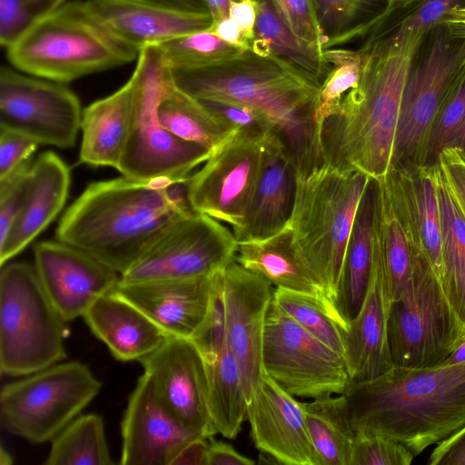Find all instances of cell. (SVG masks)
Segmentation results:
<instances>
[{"label":"cell","mask_w":465,"mask_h":465,"mask_svg":"<svg viewBox=\"0 0 465 465\" xmlns=\"http://www.w3.org/2000/svg\"><path fill=\"white\" fill-rule=\"evenodd\" d=\"M157 117L163 128L180 139L212 151L235 129L200 100L173 85L160 100Z\"/></svg>","instance_id":"obj_34"},{"label":"cell","mask_w":465,"mask_h":465,"mask_svg":"<svg viewBox=\"0 0 465 465\" xmlns=\"http://www.w3.org/2000/svg\"><path fill=\"white\" fill-rule=\"evenodd\" d=\"M428 464L465 465V426L436 445Z\"/></svg>","instance_id":"obj_50"},{"label":"cell","mask_w":465,"mask_h":465,"mask_svg":"<svg viewBox=\"0 0 465 465\" xmlns=\"http://www.w3.org/2000/svg\"><path fill=\"white\" fill-rule=\"evenodd\" d=\"M262 368L290 394L319 399L342 394L350 383L342 354L302 328L273 301L262 341Z\"/></svg>","instance_id":"obj_13"},{"label":"cell","mask_w":465,"mask_h":465,"mask_svg":"<svg viewBox=\"0 0 465 465\" xmlns=\"http://www.w3.org/2000/svg\"><path fill=\"white\" fill-rule=\"evenodd\" d=\"M294 194V163L278 136L267 153L237 242L263 239L281 231L289 222Z\"/></svg>","instance_id":"obj_28"},{"label":"cell","mask_w":465,"mask_h":465,"mask_svg":"<svg viewBox=\"0 0 465 465\" xmlns=\"http://www.w3.org/2000/svg\"><path fill=\"white\" fill-rule=\"evenodd\" d=\"M387 336L393 365L410 369L440 365L465 339V327L423 255L412 298L390 306Z\"/></svg>","instance_id":"obj_12"},{"label":"cell","mask_w":465,"mask_h":465,"mask_svg":"<svg viewBox=\"0 0 465 465\" xmlns=\"http://www.w3.org/2000/svg\"><path fill=\"white\" fill-rule=\"evenodd\" d=\"M252 439L279 464L315 465L302 402L265 372L247 405Z\"/></svg>","instance_id":"obj_20"},{"label":"cell","mask_w":465,"mask_h":465,"mask_svg":"<svg viewBox=\"0 0 465 465\" xmlns=\"http://www.w3.org/2000/svg\"><path fill=\"white\" fill-rule=\"evenodd\" d=\"M101 388L88 366L75 361L24 376L1 389L2 427L34 443L52 440Z\"/></svg>","instance_id":"obj_9"},{"label":"cell","mask_w":465,"mask_h":465,"mask_svg":"<svg viewBox=\"0 0 465 465\" xmlns=\"http://www.w3.org/2000/svg\"><path fill=\"white\" fill-rule=\"evenodd\" d=\"M276 131L236 128L187 181L191 207L241 234Z\"/></svg>","instance_id":"obj_10"},{"label":"cell","mask_w":465,"mask_h":465,"mask_svg":"<svg viewBox=\"0 0 465 465\" xmlns=\"http://www.w3.org/2000/svg\"><path fill=\"white\" fill-rule=\"evenodd\" d=\"M391 173L418 248L441 283L442 234L435 163H401Z\"/></svg>","instance_id":"obj_26"},{"label":"cell","mask_w":465,"mask_h":465,"mask_svg":"<svg viewBox=\"0 0 465 465\" xmlns=\"http://www.w3.org/2000/svg\"><path fill=\"white\" fill-rule=\"evenodd\" d=\"M465 120V69L446 94L434 119L428 144V163H436Z\"/></svg>","instance_id":"obj_41"},{"label":"cell","mask_w":465,"mask_h":465,"mask_svg":"<svg viewBox=\"0 0 465 465\" xmlns=\"http://www.w3.org/2000/svg\"><path fill=\"white\" fill-rule=\"evenodd\" d=\"M422 39L399 45L381 40L361 42L359 83L322 126L323 161L358 170L373 181L382 179L394 168L403 93Z\"/></svg>","instance_id":"obj_2"},{"label":"cell","mask_w":465,"mask_h":465,"mask_svg":"<svg viewBox=\"0 0 465 465\" xmlns=\"http://www.w3.org/2000/svg\"><path fill=\"white\" fill-rule=\"evenodd\" d=\"M229 17L235 21L244 35L252 41L257 19V5L254 0H241L232 4Z\"/></svg>","instance_id":"obj_53"},{"label":"cell","mask_w":465,"mask_h":465,"mask_svg":"<svg viewBox=\"0 0 465 465\" xmlns=\"http://www.w3.org/2000/svg\"><path fill=\"white\" fill-rule=\"evenodd\" d=\"M391 1H394V0H388L387 2H391Z\"/></svg>","instance_id":"obj_62"},{"label":"cell","mask_w":465,"mask_h":465,"mask_svg":"<svg viewBox=\"0 0 465 465\" xmlns=\"http://www.w3.org/2000/svg\"><path fill=\"white\" fill-rule=\"evenodd\" d=\"M315 465H351L355 430L343 394L302 402Z\"/></svg>","instance_id":"obj_31"},{"label":"cell","mask_w":465,"mask_h":465,"mask_svg":"<svg viewBox=\"0 0 465 465\" xmlns=\"http://www.w3.org/2000/svg\"><path fill=\"white\" fill-rule=\"evenodd\" d=\"M250 458L240 454L231 444L209 439L207 465H253Z\"/></svg>","instance_id":"obj_51"},{"label":"cell","mask_w":465,"mask_h":465,"mask_svg":"<svg viewBox=\"0 0 465 465\" xmlns=\"http://www.w3.org/2000/svg\"><path fill=\"white\" fill-rule=\"evenodd\" d=\"M446 147H456L465 153V120Z\"/></svg>","instance_id":"obj_60"},{"label":"cell","mask_w":465,"mask_h":465,"mask_svg":"<svg viewBox=\"0 0 465 465\" xmlns=\"http://www.w3.org/2000/svg\"><path fill=\"white\" fill-rule=\"evenodd\" d=\"M200 101L208 109L236 128H251L263 132L276 131L274 125L263 113L251 106L215 101Z\"/></svg>","instance_id":"obj_48"},{"label":"cell","mask_w":465,"mask_h":465,"mask_svg":"<svg viewBox=\"0 0 465 465\" xmlns=\"http://www.w3.org/2000/svg\"><path fill=\"white\" fill-rule=\"evenodd\" d=\"M465 69V38L446 24L423 37L411 64L401 103L394 151L401 163L428 164L431 127L449 89Z\"/></svg>","instance_id":"obj_11"},{"label":"cell","mask_w":465,"mask_h":465,"mask_svg":"<svg viewBox=\"0 0 465 465\" xmlns=\"http://www.w3.org/2000/svg\"><path fill=\"white\" fill-rule=\"evenodd\" d=\"M324 55L331 69L321 85L312 115L315 143L321 155L322 126L338 110L343 97L357 86L362 70V54L359 49H329L324 51Z\"/></svg>","instance_id":"obj_38"},{"label":"cell","mask_w":465,"mask_h":465,"mask_svg":"<svg viewBox=\"0 0 465 465\" xmlns=\"http://www.w3.org/2000/svg\"><path fill=\"white\" fill-rule=\"evenodd\" d=\"M29 0H0V43L6 49L17 42L37 21Z\"/></svg>","instance_id":"obj_46"},{"label":"cell","mask_w":465,"mask_h":465,"mask_svg":"<svg viewBox=\"0 0 465 465\" xmlns=\"http://www.w3.org/2000/svg\"><path fill=\"white\" fill-rule=\"evenodd\" d=\"M152 5L171 8L173 10L192 13V14H207L210 11L206 0H134Z\"/></svg>","instance_id":"obj_55"},{"label":"cell","mask_w":465,"mask_h":465,"mask_svg":"<svg viewBox=\"0 0 465 465\" xmlns=\"http://www.w3.org/2000/svg\"><path fill=\"white\" fill-rule=\"evenodd\" d=\"M371 182L323 160L295 170L288 223L299 255L333 307L355 215Z\"/></svg>","instance_id":"obj_5"},{"label":"cell","mask_w":465,"mask_h":465,"mask_svg":"<svg viewBox=\"0 0 465 465\" xmlns=\"http://www.w3.org/2000/svg\"><path fill=\"white\" fill-rule=\"evenodd\" d=\"M354 430L382 434L414 456L465 426V362L410 369L394 366L342 393Z\"/></svg>","instance_id":"obj_4"},{"label":"cell","mask_w":465,"mask_h":465,"mask_svg":"<svg viewBox=\"0 0 465 465\" xmlns=\"http://www.w3.org/2000/svg\"><path fill=\"white\" fill-rule=\"evenodd\" d=\"M450 33L457 36L465 38V8L452 11L445 19Z\"/></svg>","instance_id":"obj_56"},{"label":"cell","mask_w":465,"mask_h":465,"mask_svg":"<svg viewBox=\"0 0 465 465\" xmlns=\"http://www.w3.org/2000/svg\"><path fill=\"white\" fill-rule=\"evenodd\" d=\"M82 115L78 97L64 84L1 67L0 128L65 149L75 144Z\"/></svg>","instance_id":"obj_15"},{"label":"cell","mask_w":465,"mask_h":465,"mask_svg":"<svg viewBox=\"0 0 465 465\" xmlns=\"http://www.w3.org/2000/svg\"><path fill=\"white\" fill-rule=\"evenodd\" d=\"M134 97L127 144L117 170L123 176L152 181H183L211 151L171 134L158 121L157 106L174 84L159 46L142 49L132 75Z\"/></svg>","instance_id":"obj_7"},{"label":"cell","mask_w":465,"mask_h":465,"mask_svg":"<svg viewBox=\"0 0 465 465\" xmlns=\"http://www.w3.org/2000/svg\"><path fill=\"white\" fill-rule=\"evenodd\" d=\"M388 0H312L324 51L363 40Z\"/></svg>","instance_id":"obj_36"},{"label":"cell","mask_w":465,"mask_h":465,"mask_svg":"<svg viewBox=\"0 0 465 465\" xmlns=\"http://www.w3.org/2000/svg\"><path fill=\"white\" fill-rule=\"evenodd\" d=\"M6 50L18 71L63 84L124 65L140 53L80 0L65 2L39 18Z\"/></svg>","instance_id":"obj_6"},{"label":"cell","mask_w":465,"mask_h":465,"mask_svg":"<svg viewBox=\"0 0 465 465\" xmlns=\"http://www.w3.org/2000/svg\"><path fill=\"white\" fill-rule=\"evenodd\" d=\"M186 181L122 176L92 183L61 218L56 239L122 275L173 224L194 213Z\"/></svg>","instance_id":"obj_1"},{"label":"cell","mask_w":465,"mask_h":465,"mask_svg":"<svg viewBox=\"0 0 465 465\" xmlns=\"http://www.w3.org/2000/svg\"><path fill=\"white\" fill-rule=\"evenodd\" d=\"M209 31L214 33L224 42L242 50H251L252 48V41L244 35L238 24L229 16L213 24Z\"/></svg>","instance_id":"obj_54"},{"label":"cell","mask_w":465,"mask_h":465,"mask_svg":"<svg viewBox=\"0 0 465 465\" xmlns=\"http://www.w3.org/2000/svg\"><path fill=\"white\" fill-rule=\"evenodd\" d=\"M208 379L209 411L216 433L235 439L247 419V400L238 362L228 338L223 351L203 361Z\"/></svg>","instance_id":"obj_33"},{"label":"cell","mask_w":465,"mask_h":465,"mask_svg":"<svg viewBox=\"0 0 465 465\" xmlns=\"http://www.w3.org/2000/svg\"><path fill=\"white\" fill-rule=\"evenodd\" d=\"M172 75L178 89L198 100L239 104L263 113L295 170L322 161L312 124L321 84L287 61L245 50L205 66L172 70Z\"/></svg>","instance_id":"obj_3"},{"label":"cell","mask_w":465,"mask_h":465,"mask_svg":"<svg viewBox=\"0 0 465 465\" xmlns=\"http://www.w3.org/2000/svg\"><path fill=\"white\" fill-rule=\"evenodd\" d=\"M35 265L5 263L0 272V371L24 377L66 357L64 323Z\"/></svg>","instance_id":"obj_8"},{"label":"cell","mask_w":465,"mask_h":465,"mask_svg":"<svg viewBox=\"0 0 465 465\" xmlns=\"http://www.w3.org/2000/svg\"><path fill=\"white\" fill-rule=\"evenodd\" d=\"M64 3L65 0H29V6L35 17L39 19Z\"/></svg>","instance_id":"obj_57"},{"label":"cell","mask_w":465,"mask_h":465,"mask_svg":"<svg viewBox=\"0 0 465 465\" xmlns=\"http://www.w3.org/2000/svg\"><path fill=\"white\" fill-rule=\"evenodd\" d=\"M273 301L307 331L343 355L345 330L322 301L281 288L274 289Z\"/></svg>","instance_id":"obj_39"},{"label":"cell","mask_w":465,"mask_h":465,"mask_svg":"<svg viewBox=\"0 0 465 465\" xmlns=\"http://www.w3.org/2000/svg\"><path fill=\"white\" fill-rule=\"evenodd\" d=\"M441 285L455 313L465 327V248L442 247Z\"/></svg>","instance_id":"obj_45"},{"label":"cell","mask_w":465,"mask_h":465,"mask_svg":"<svg viewBox=\"0 0 465 465\" xmlns=\"http://www.w3.org/2000/svg\"><path fill=\"white\" fill-rule=\"evenodd\" d=\"M213 274L185 280L120 282L112 291L138 308L166 335L190 339L211 302Z\"/></svg>","instance_id":"obj_21"},{"label":"cell","mask_w":465,"mask_h":465,"mask_svg":"<svg viewBox=\"0 0 465 465\" xmlns=\"http://www.w3.org/2000/svg\"><path fill=\"white\" fill-rule=\"evenodd\" d=\"M13 462L12 457L3 449L1 448L0 451V464L1 465H8Z\"/></svg>","instance_id":"obj_61"},{"label":"cell","mask_w":465,"mask_h":465,"mask_svg":"<svg viewBox=\"0 0 465 465\" xmlns=\"http://www.w3.org/2000/svg\"><path fill=\"white\" fill-rule=\"evenodd\" d=\"M38 145L23 134L0 128V180L30 162Z\"/></svg>","instance_id":"obj_47"},{"label":"cell","mask_w":465,"mask_h":465,"mask_svg":"<svg viewBox=\"0 0 465 465\" xmlns=\"http://www.w3.org/2000/svg\"><path fill=\"white\" fill-rule=\"evenodd\" d=\"M159 47L172 70L205 66L232 58L244 51L224 42L209 30L182 35Z\"/></svg>","instance_id":"obj_40"},{"label":"cell","mask_w":465,"mask_h":465,"mask_svg":"<svg viewBox=\"0 0 465 465\" xmlns=\"http://www.w3.org/2000/svg\"><path fill=\"white\" fill-rule=\"evenodd\" d=\"M465 8V0H394L387 2L383 13L362 40H381L399 45L420 40L449 15Z\"/></svg>","instance_id":"obj_35"},{"label":"cell","mask_w":465,"mask_h":465,"mask_svg":"<svg viewBox=\"0 0 465 465\" xmlns=\"http://www.w3.org/2000/svg\"><path fill=\"white\" fill-rule=\"evenodd\" d=\"M461 362H465V339L459 343L441 364L451 365Z\"/></svg>","instance_id":"obj_59"},{"label":"cell","mask_w":465,"mask_h":465,"mask_svg":"<svg viewBox=\"0 0 465 465\" xmlns=\"http://www.w3.org/2000/svg\"><path fill=\"white\" fill-rule=\"evenodd\" d=\"M83 318L112 355L122 361L142 360L167 336L138 308L113 292L97 299Z\"/></svg>","instance_id":"obj_27"},{"label":"cell","mask_w":465,"mask_h":465,"mask_svg":"<svg viewBox=\"0 0 465 465\" xmlns=\"http://www.w3.org/2000/svg\"><path fill=\"white\" fill-rule=\"evenodd\" d=\"M134 97L131 76L116 92L83 110L81 163L117 169L130 134Z\"/></svg>","instance_id":"obj_29"},{"label":"cell","mask_w":465,"mask_h":465,"mask_svg":"<svg viewBox=\"0 0 465 465\" xmlns=\"http://www.w3.org/2000/svg\"><path fill=\"white\" fill-rule=\"evenodd\" d=\"M257 19L251 51L276 56L302 70L321 85L331 64L321 54L302 44L289 29L270 0H254Z\"/></svg>","instance_id":"obj_32"},{"label":"cell","mask_w":465,"mask_h":465,"mask_svg":"<svg viewBox=\"0 0 465 465\" xmlns=\"http://www.w3.org/2000/svg\"><path fill=\"white\" fill-rule=\"evenodd\" d=\"M209 439L198 437L184 444L170 465H207Z\"/></svg>","instance_id":"obj_52"},{"label":"cell","mask_w":465,"mask_h":465,"mask_svg":"<svg viewBox=\"0 0 465 465\" xmlns=\"http://www.w3.org/2000/svg\"><path fill=\"white\" fill-rule=\"evenodd\" d=\"M241 0H206L213 24L229 16L231 5Z\"/></svg>","instance_id":"obj_58"},{"label":"cell","mask_w":465,"mask_h":465,"mask_svg":"<svg viewBox=\"0 0 465 465\" xmlns=\"http://www.w3.org/2000/svg\"><path fill=\"white\" fill-rule=\"evenodd\" d=\"M121 434L122 465H170L184 444L204 437L163 405L144 373L128 400Z\"/></svg>","instance_id":"obj_19"},{"label":"cell","mask_w":465,"mask_h":465,"mask_svg":"<svg viewBox=\"0 0 465 465\" xmlns=\"http://www.w3.org/2000/svg\"><path fill=\"white\" fill-rule=\"evenodd\" d=\"M139 361L157 397L171 412L206 438L217 434L209 411L205 365L190 339L167 335Z\"/></svg>","instance_id":"obj_16"},{"label":"cell","mask_w":465,"mask_h":465,"mask_svg":"<svg viewBox=\"0 0 465 465\" xmlns=\"http://www.w3.org/2000/svg\"><path fill=\"white\" fill-rule=\"evenodd\" d=\"M414 457L406 446L387 436L355 430L351 465H410Z\"/></svg>","instance_id":"obj_42"},{"label":"cell","mask_w":465,"mask_h":465,"mask_svg":"<svg viewBox=\"0 0 465 465\" xmlns=\"http://www.w3.org/2000/svg\"><path fill=\"white\" fill-rule=\"evenodd\" d=\"M227 338L238 362L247 402L264 373L265 318L273 298L272 283L235 260L222 270Z\"/></svg>","instance_id":"obj_17"},{"label":"cell","mask_w":465,"mask_h":465,"mask_svg":"<svg viewBox=\"0 0 465 465\" xmlns=\"http://www.w3.org/2000/svg\"><path fill=\"white\" fill-rule=\"evenodd\" d=\"M31 172L32 163L27 162L0 180V244L6 239L21 211Z\"/></svg>","instance_id":"obj_44"},{"label":"cell","mask_w":465,"mask_h":465,"mask_svg":"<svg viewBox=\"0 0 465 465\" xmlns=\"http://www.w3.org/2000/svg\"><path fill=\"white\" fill-rule=\"evenodd\" d=\"M235 261L275 288L319 299L345 329L331 302L299 255L289 223L269 237L238 242Z\"/></svg>","instance_id":"obj_25"},{"label":"cell","mask_w":465,"mask_h":465,"mask_svg":"<svg viewBox=\"0 0 465 465\" xmlns=\"http://www.w3.org/2000/svg\"><path fill=\"white\" fill-rule=\"evenodd\" d=\"M372 182L357 210L334 298L336 312L345 330L366 298L372 269Z\"/></svg>","instance_id":"obj_30"},{"label":"cell","mask_w":465,"mask_h":465,"mask_svg":"<svg viewBox=\"0 0 465 465\" xmlns=\"http://www.w3.org/2000/svg\"><path fill=\"white\" fill-rule=\"evenodd\" d=\"M95 15L121 41L139 52L182 35L209 30L213 17L134 0H87Z\"/></svg>","instance_id":"obj_22"},{"label":"cell","mask_w":465,"mask_h":465,"mask_svg":"<svg viewBox=\"0 0 465 465\" xmlns=\"http://www.w3.org/2000/svg\"><path fill=\"white\" fill-rule=\"evenodd\" d=\"M436 163L465 218V153L456 147H445Z\"/></svg>","instance_id":"obj_49"},{"label":"cell","mask_w":465,"mask_h":465,"mask_svg":"<svg viewBox=\"0 0 465 465\" xmlns=\"http://www.w3.org/2000/svg\"><path fill=\"white\" fill-rule=\"evenodd\" d=\"M293 35L304 45L323 54L322 39L312 0H270Z\"/></svg>","instance_id":"obj_43"},{"label":"cell","mask_w":465,"mask_h":465,"mask_svg":"<svg viewBox=\"0 0 465 465\" xmlns=\"http://www.w3.org/2000/svg\"><path fill=\"white\" fill-rule=\"evenodd\" d=\"M390 306L381 270L372 254L366 298L359 313L344 331L343 357L350 383L373 380L394 367L387 336Z\"/></svg>","instance_id":"obj_23"},{"label":"cell","mask_w":465,"mask_h":465,"mask_svg":"<svg viewBox=\"0 0 465 465\" xmlns=\"http://www.w3.org/2000/svg\"><path fill=\"white\" fill-rule=\"evenodd\" d=\"M69 186L66 163L54 152L41 153L32 164L21 211L0 244L1 266L23 251L56 217L66 202Z\"/></svg>","instance_id":"obj_24"},{"label":"cell","mask_w":465,"mask_h":465,"mask_svg":"<svg viewBox=\"0 0 465 465\" xmlns=\"http://www.w3.org/2000/svg\"><path fill=\"white\" fill-rule=\"evenodd\" d=\"M35 268L49 299L66 321L83 317L121 275L89 253L60 241L35 245Z\"/></svg>","instance_id":"obj_18"},{"label":"cell","mask_w":465,"mask_h":465,"mask_svg":"<svg viewBox=\"0 0 465 465\" xmlns=\"http://www.w3.org/2000/svg\"><path fill=\"white\" fill-rule=\"evenodd\" d=\"M237 245L226 224L194 212L173 224L121 275L120 282L210 276L235 260Z\"/></svg>","instance_id":"obj_14"},{"label":"cell","mask_w":465,"mask_h":465,"mask_svg":"<svg viewBox=\"0 0 465 465\" xmlns=\"http://www.w3.org/2000/svg\"><path fill=\"white\" fill-rule=\"evenodd\" d=\"M45 465H113L101 416L76 417L52 440Z\"/></svg>","instance_id":"obj_37"}]
</instances>
